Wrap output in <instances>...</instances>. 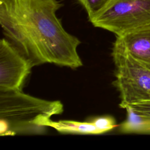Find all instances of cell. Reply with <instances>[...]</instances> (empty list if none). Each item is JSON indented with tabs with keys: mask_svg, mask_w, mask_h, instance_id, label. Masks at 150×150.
Wrapping results in <instances>:
<instances>
[{
	"mask_svg": "<svg viewBox=\"0 0 150 150\" xmlns=\"http://www.w3.org/2000/svg\"><path fill=\"white\" fill-rule=\"evenodd\" d=\"M59 0H0V24L8 40L32 66L52 63L76 69L83 65L80 40L57 16Z\"/></svg>",
	"mask_w": 150,
	"mask_h": 150,
	"instance_id": "6da1fadb",
	"label": "cell"
},
{
	"mask_svg": "<svg viewBox=\"0 0 150 150\" xmlns=\"http://www.w3.org/2000/svg\"><path fill=\"white\" fill-rule=\"evenodd\" d=\"M63 111L59 100L38 98L21 89L0 90V118L8 124L9 136L43 134L45 124Z\"/></svg>",
	"mask_w": 150,
	"mask_h": 150,
	"instance_id": "7a4b0ae2",
	"label": "cell"
},
{
	"mask_svg": "<svg viewBox=\"0 0 150 150\" xmlns=\"http://www.w3.org/2000/svg\"><path fill=\"white\" fill-rule=\"evenodd\" d=\"M90 22L115 36L150 27V0H112Z\"/></svg>",
	"mask_w": 150,
	"mask_h": 150,
	"instance_id": "3957f363",
	"label": "cell"
},
{
	"mask_svg": "<svg viewBox=\"0 0 150 150\" xmlns=\"http://www.w3.org/2000/svg\"><path fill=\"white\" fill-rule=\"evenodd\" d=\"M115 65L113 85L120 93L119 106L150 101V69L142 65L128 54L112 49Z\"/></svg>",
	"mask_w": 150,
	"mask_h": 150,
	"instance_id": "277c9868",
	"label": "cell"
},
{
	"mask_svg": "<svg viewBox=\"0 0 150 150\" xmlns=\"http://www.w3.org/2000/svg\"><path fill=\"white\" fill-rule=\"evenodd\" d=\"M33 67L30 61L7 39L0 41V90L21 89Z\"/></svg>",
	"mask_w": 150,
	"mask_h": 150,
	"instance_id": "5b68a950",
	"label": "cell"
},
{
	"mask_svg": "<svg viewBox=\"0 0 150 150\" xmlns=\"http://www.w3.org/2000/svg\"><path fill=\"white\" fill-rule=\"evenodd\" d=\"M112 49L128 54L150 69V27L116 36Z\"/></svg>",
	"mask_w": 150,
	"mask_h": 150,
	"instance_id": "8992f818",
	"label": "cell"
},
{
	"mask_svg": "<svg viewBox=\"0 0 150 150\" xmlns=\"http://www.w3.org/2000/svg\"><path fill=\"white\" fill-rule=\"evenodd\" d=\"M125 109L127 118L120 125L121 132H150V101L130 104Z\"/></svg>",
	"mask_w": 150,
	"mask_h": 150,
	"instance_id": "52a82bcc",
	"label": "cell"
},
{
	"mask_svg": "<svg viewBox=\"0 0 150 150\" xmlns=\"http://www.w3.org/2000/svg\"><path fill=\"white\" fill-rule=\"evenodd\" d=\"M46 127H51L62 134H101L92 121H78L74 120L53 121L49 120L46 124Z\"/></svg>",
	"mask_w": 150,
	"mask_h": 150,
	"instance_id": "ba28073f",
	"label": "cell"
},
{
	"mask_svg": "<svg viewBox=\"0 0 150 150\" xmlns=\"http://www.w3.org/2000/svg\"><path fill=\"white\" fill-rule=\"evenodd\" d=\"M87 13L88 21L101 13L112 0H76Z\"/></svg>",
	"mask_w": 150,
	"mask_h": 150,
	"instance_id": "9c48e42d",
	"label": "cell"
},
{
	"mask_svg": "<svg viewBox=\"0 0 150 150\" xmlns=\"http://www.w3.org/2000/svg\"><path fill=\"white\" fill-rule=\"evenodd\" d=\"M101 134L108 132L116 127V121L111 116H102L91 121Z\"/></svg>",
	"mask_w": 150,
	"mask_h": 150,
	"instance_id": "30bf717a",
	"label": "cell"
}]
</instances>
